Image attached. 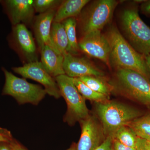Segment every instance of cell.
<instances>
[{"instance_id": "23", "label": "cell", "mask_w": 150, "mask_h": 150, "mask_svg": "<svg viewBox=\"0 0 150 150\" xmlns=\"http://www.w3.org/2000/svg\"><path fill=\"white\" fill-rule=\"evenodd\" d=\"M62 1L59 0H34L33 5L35 11L41 14L59 7Z\"/></svg>"}, {"instance_id": "15", "label": "cell", "mask_w": 150, "mask_h": 150, "mask_svg": "<svg viewBox=\"0 0 150 150\" xmlns=\"http://www.w3.org/2000/svg\"><path fill=\"white\" fill-rule=\"evenodd\" d=\"M41 62L51 76L56 78L65 74L64 69V55L58 54L50 46H45L40 50Z\"/></svg>"}, {"instance_id": "11", "label": "cell", "mask_w": 150, "mask_h": 150, "mask_svg": "<svg viewBox=\"0 0 150 150\" xmlns=\"http://www.w3.org/2000/svg\"><path fill=\"white\" fill-rule=\"evenodd\" d=\"M81 134L76 150H96L105 138L102 126L96 118L89 115L80 121Z\"/></svg>"}, {"instance_id": "29", "label": "cell", "mask_w": 150, "mask_h": 150, "mask_svg": "<svg viewBox=\"0 0 150 150\" xmlns=\"http://www.w3.org/2000/svg\"><path fill=\"white\" fill-rule=\"evenodd\" d=\"M9 144L13 150H28L24 146L17 142L16 140L13 139L10 142Z\"/></svg>"}, {"instance_id": "20", "label": "cell", "mask_w": 150, "mask_h": 150, "mask_svg": "<svg viewBox=\"0 0 150 150\" xmlns=\"http://www.w3.org/2000/svg\"><path fill=\"white\" fill-rule=\"evenodd\" d=\"M104 77L86 76L78 78L94 91L109 98L112 90L111 85L103 79Z\"/></svg>"}, {"instance_id": "24", "label": "cell", "mask_w": 150, "mask_h": 150, "mask_svg": "<svg viewBox=\"0 0 150 150\" xmlns=\"http://www.w3.org/2000/svg\"><path fill=\"white\" fill-rule=\"evenodd\" d=\"M13 139L11 131L0 127V143H9Z\"/></svg>"}, {"instance_id": "25", "label": "cell", "mask_w": 150, "mask_h": 150, "mask_svg": "<svg viewBox=\"0 0 150 150\" xmlns=\"http://www.w3.org/2000/svg\"><path fill=\"white\" fill-rule=\"evenodd\" d=\"M135 150H150V144L147 140L138 137Z\"/></svg>"}, {"instance_id": "6", "label": "cell", "mask_w": 150, "mask_h": 150, "mask_svg": "<svg viewBox=\"0 0 150 150\" xmlns=\"http://www.w3.org/2000/svg\"><path fill=\"white\" fill-rule=\"evenodd\" d=\"M61 96L64 98L67 105L65 121L69 125L80 121L89 115L85 99L80 93L73 82L72 78L66 74L55 78Z\"/></svg>"}, {"instance_id": "10", "label": "cell", "mask_w": 150, "mask_h": 150, "mask_svg": "<svg viewBox=\"0 0 150 150\" xmlns=\"http://www.w3.org/2000/svg\"><path fill=\"white\" fill-rule=\"evenodd\" d=\"M79 43L80 50L88 56L99 59L110 66V46L106 35L101 30L93 31L83 36Z\"/></svg>"}, {"instance_id": "5", "label": "cell", "mask_w": 150, "mask_h": 150, "mask_svg": "<svg viewBox=\"0 0 150 150\" xmlns=\"http://www.w3.org/2000/svg\"><path fill=\"white\" fill-rule=\"evenodd\" d=\"M2 70L5 77L2 95L13 97L19 104L37 105L47 94L41 86L30 83L25 78L15 76L5 68H3Z\"/></svg>"}, {"instance_id": "7", "label": "cell", "mask_w": 150, "mask_h": 150, "mask_svg": "<svg viewBox=\"0 0 150 150\" xmlns=\"http://www.w3.org/2000/svg\"><path fill=\"white\" fill-rule=\"evenodd\" d=\"M118 2L99 0L92 3L83 13L80 28L83 36L93 31L101 30L111 19Z\"/></svg>"}, {"instance_id": "32", "label": "cell", "mask_w": 150, "mask_h": 150, "mask_svg": "<svg viewBox=\"0 0 150 150\" xmlns=\"http://www.w3.org/2000/svg\"><path fill=\"white\" fill-rule=\"evenodd\" d=\"M76 144L74 143L71 147L67 150H76Z\"/></svg>"}, {"instance_id": "27", "label": "cell", "mask_w": 150, "mask_h": 150, "mask_svg": "<svg viewBox=\"0 0 150 150\" xmlns=\"http://www.w3.org/2000/svg\"><path fill=\"white\" fill-rule=\"evenodd\" d=\"M112 144L113 150H135V148L127 146L115 139H112Z\"/></svg>"}, {"instance_id": "3", "label": "cell", "mask_w": 150, "mask_h": 150, "mask_svg": "<svg viewBox=\"0 0 150 150\" xmlns=\"http://www.w3.org/2000/svg\"><path fill=\"white\" fill-rule=\"evenodd\" d=\"M123 34L134 50L144 57L150 53V27L139 16L138 7L125 9L121 16Z\"/></svg>"}, {"instance_id": "14", "label": "cell", "mask_w": 150, "mask_h": 150, "mask_svg": "<svg viewBox=\"0 0 150 150\" xmlns=\"http://www.w3.org/2000/svg\"><path fill=\"white\" fill-rule=\"evenodd\" d=\"M56 11L55 9L51 10L36 16L33 24V30L35 40L40 50L44 46H48L60 54L54 46L51 37V25Z\"/></svg>"}, {"instance_id": "31", "label": "cell", "mask_w": 150, "mask_h": 150, "mask_svg": "<svg viewBox=\"0 0 150 150\" xmlns=\"http://www.w3.org/2000/svg\"><path fill=\"white\" fill-rule=\"evenodd\" d=\"M145 59L146 64L147 65V67L150 72V53L147 56H145Z\"/></svg>"}, {"instance_id": "2", "label": "cell", "mask_w": 150, "mask_h": 150, "mask_svg": "<svg viewBox=\"0 0 150 150\" xmlns=\"http://www.w3.org/2000/svg\"><path fill=\"white\" fill-rule=\"evenodd\" d=\"M96 110L106 137H112L117 129L143 115L141 110L133 106L109 100L96 103Z\"/></svg>"}, {"instance_id": "33", "label": "cell", "mask_w": 150, "mask_h": 150, "mask_svg": "<svg viewBox=\"0 0 150 150\" xmlns=\"http://www.w3.org/2000/svg\"><path fill=\"white\" fill-rule=\"evenodd\" d=\"M147 141H148V140H147ZM148 142H149V143L150 144V140H149V141H148Z\"/></svg>"}, {"instance_id": "12", "label": "cell", "mask_w": 150, "mask_h": 150, "mask_svg": "<svg viewBox=\"0 0 150 150\" xmlns=\"http://www.w3.org/2000/svg\"><path fill=\"white\" fill-rule=\"evenodd\" d=\"M64 69L69 77L79 78L86 76L104 77V73L94 65L88 59L76 57L66 52L64 54Z\"/></svg>"}, {"instance_id": "17", "label": "cell", "mask_w": 150, "mask_h": 150, "mask_svg": "<svg viewBox=\"0 0 150 150\" xmlns=\"http://www.w3.org/2000/svg\"><path fill=\"white\" fill-rule=\"evenodd\" d=\"M51 40L59 53L62 55L67 52L68 41L64 25L62 23L53 22L51 30Z\"/></svg>"}, {"instance_id": "30", "label": "cell", "mask_w": 150, "mask_h": 150, "mask_svg": "<svg viewBox=\"0 0 150 150\" xmlns=\"http://www.w3.org/2000/svg\"><path fill=\"white\" fill-rule=\"evenodd\" d=\"M0 150H13L9 143H0Z\"/></svg>"}, {"instance_id": "26", "label": "cell", "mask_w": 150, "mask_h": 150, "mask_svg": "<svg viewBox=\"0 0 150 150\" xmlns=\"http://www.w3.org/2000/svg\"><path fill=\"white\" fill-rule=\"evenodd\" d=\"M96 150H113L112 137H106L103 143Z\"/></svg>"}, {"instance_id": "16", "label": "cell", "mask_w": 150, "mask_h": 150, "mask_svg": "<svg viewBox=\"0 0 150 150\" xmlns=\"http://www.w3.org/2000/svg\"><path fill=\"white\" fill-rule=\"evenodd\" d=\"M89 1L88 0L62 1L56 11L53 22L62 23L67 19L77 16Z\"/></svg>"}, {"instance_id": "19", "label": "cell", "mask_w": 150, "mask_h": 150, "mask_svg": "<svg viewBox=\"0 0 150 150\" xmlns=\"http://www.w3.org/2000/svg\"><path fill=\"white\" fill-rule=\"evenodd\" d=\"M126 126L130 127L138 137L150 140V112L134 119Z\"/></svg>"}, {"instance_id": "21", "label": "cell", "mask_w": 150, "mask_h": 150, "mask_svg": "<svg viewBox=\"0 0 150 150\" xmlns=\"http://www.w3.org/2000/svg\"><path fill=\"white\" fill-rule=\"evenodd\" d=\"M72 79L78 91L85 99L94 101L96 103L105 102L109 100L108 97L94 91L78 78Z\"/></svg>"}, {"instance_id": "22", "label": "cell", "mask_w": 150, "mask_h": 150, "mask_svg": "<svg viewBox=\"0 0 150 150\" xmlns=\"http://www.w3.org/2000/svg\"><path fill=\"white\" fill-rule=\"evenodd\" d=\"M112 137L127 146L136 147L138 137L128 126H121L115 131Z\"/></svg>"}, {"instance_id": "13", "label": "cell", "mask_w": 150, "mask_h": 150, "mask_svg": "<svg viewBox=\"0 0 150 150\" xmlns=\"http://www.w3.org/2000/svg\"><path fill=\"white\" fill-rule=\"evenodd\" d=\"M13 26L28 24L32 21L35 11L32 0L0 1Z\"/></svg>"}, {"instance_id": "8", "label": "cell", "mask_w": 150, "mask_h": 150, "mask_svg": "<svg viewBox=\"0 0 150 150\" xmlns=\"http://www.w3.org/2000/svg\"><path fill=\"white\" fill-rule=\"evenodd\" d=\"M8 41L12 48L23 57L26 63L38 61L35 40L25 25L21 23L14 25Z\"/></svg>"}, {"instance_id": "18", "label": "cell", "mask_w": 150, "mask_h": 150, "mask_svg": "<svg viewBox=\"0 0 150 150\" xmlns=\"http://www.w3.org/2000/svg\"><path fill=\"white\" fill-rule=\"evenodd\" d=\"M62 23L64 25L68 39L67 52L73 55H76L79 53L80 48L76 33L77 22L76 18L67 19Z\"/></svg>"}, {"instance_id": "1", "label": "cell", "mask_w": 150, "mask_h": 150, "mask_svg": "<svg viewBox=\"0 0 150 150\" xmlns=\"http://www.w3.org/2000/svg\"><path fill=\"white\" fill-rule=\"evenodd\" d=\"M105 35L110 46V66L116 69L136 71L150 80V72L145 57L134 50L117 28L112 25Z\"/></svg>"}, {"instance_id": "9", "label": "cell", "mask_w": 150, "mask_h": 150, "mask_svg": "<svg viewBox=\"0 0 150 150\" xmlns=\"http://www.w3.org/2000/svg\"><path fill=\"white\" fill-rule=\"evenodd\" d=\"M12 69L23 78L33 80L42 84L49 95L56 99L62 96L56 80L44 69L41 62L26 63L23 67H13Z\"/></svg>"}, {"instance_id": "4", "label": "cell", "mask_w": 150, "mask_h": 150, "mask_svg": "<svg viewBox=\"0 0 150 150\" xmlns=\"http://www.w3.org/2000/svg\"><path fill=\"white\" fill-rule=\"evenodd\" d=\"M112 86L131 99L145 105H150V80L136 71L118 69Z\"/></svg>"}, {"instance_id": "28", "label": "cell", "mask_w": 150, "mask_h": 150, "mask_svg": "<svg viewBox=\"0 0 150 150\" xmlns=\"http://www.w3.org/2000/svg\"><path fill=\"white\" fill-rule=\"evenodd\" d=\"M142 13L148 16H150V1H144L141 7Z\"/></svg>"}]
</instances>
